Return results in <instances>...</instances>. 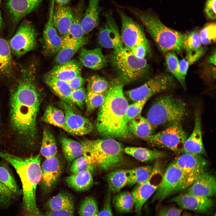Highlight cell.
<instances>
[{
	"instance_id": "1f68e13d",
	"label": "cell",
	"mask_w": 216,
	"mask_h": 216,
	"mask_svg": "<svg viewBox=\"0 0 216 216\" xmlns=\"http://www.w3.org/2000/svg\"><path fill=\"white\" fill-rule=\"evenodd\" d=\"M128 128L130 134L144 140L153 134L155 128L146 118L140 115L130 122Z\"/></svg>"
},
{
	"instance_id": "30bf717a",
	"label": "cell",
	"mask_w": 216,
	"mask_h": 216,
	"mask_svg": "<svg viewBox=\"0 0 216 216\" xmlns=\"http://www.w3.org/2000/svg\"><path fill=\"white\" fill-rule=\"evenodd\" d=\"M173 85L172 76L162 74L152 77L141 86L128 91L126 94L134 102L147 101L153 95L170 89Z\"/></svg>"
},
{
	"instance_id": "5bb4252c",
	"label": "cell",
	"mask_w": 216,
	"mask_h": 216,
	"mask_svg": "<svg viewBox=\"0 0 216 216\" xmlns=\"http://www.w3.org/2000/svg\"><path fill=\"white\" fill-rule=\"evenodd\" d=\"M58 104L65 114L64 130L72 135L78 136L87 134L92 131V124L88 118L76 112L72 106L64 102L61 100Z\"/></svg>"
},
{
	"instance_id": "d4e9b609",
	"label": "cell",
	"mask_w": 216,
	"mask_h": 216,
	"mask_svg": "<svg viewBox=\"0 0 216 216\" xmlns=\"http://www.w3.org/2000/svg\"><path fill=\"white\" fill-rule=\"evenodd\" d=\"M172 163L184 172H189L206 168L207 162L200 154L182 153Z\"/></svg>"
},
{
	"instance_id": "ac0fdd59",
	"label": "cell",
	"mask_w": 216,
	"mask_h": 216,
	"mask_svg": "<svg viewBox=\"0 0 216 216\" xmlns=\"http://www.w3.org/2000/svg\"><path fill=\"white\" fill-rule=\"evenodd\" d=\"M41 168V188L43 194H46L51 192L58 180L62 172L61 164L56 156L46 158Z\"/></svg>"
},
{
	"instance_id": "cb8c5ba5",
	"label": "cell",
	"mask_w": 216,
	"mask_h": 216,
	"mask_svg": "<svg viewBox=\"0 0 216 216\" xmlns=\"http://www.w3.org/2000/svg\"><path fill=\"white\" fill-rule=\"evenodd\" d=\"M79 58L85 67L93 70L101 69L107 65V60L100 47L92 49L81 47Z\"/></svg>"
},
{
	"instance_id": "6f0895ef",
	"label": "cell",
	"mask_w": 216,
	"mask_h": 216,
	"mask_svg": "<svg viewBox=\"0 0 216 216\" xmlns=\"http://www.w3.org/2000/svg\"><path fill=\"white\" fill-rule=\"evenodd\" d=\"M85 81V79L80 75L67 82L71 89L74 90L82 87Z\"/></svg>"
},
{
	"instance_id": "52a82bcc",
	"label": "cell",
	"mask_w": 216,
	"mask_h": 216,
	"mask_svg": "<svg viewBox=\"0 0 216 216\" xmlns=\"http://www.w3.org/2000/svg\"><path fill=\"white\" fill-rule=\"evenodd\" d=\"M110 59L122 82L137 80L143 76L149 68L145 58L137 57L124 47L113 50Z\"/></svg>"
},
{
	"instance_id": "9c48e42d",
	"label": "cell",
	"mask_w": 216,
	"mask_h": 216,
	"mask_svg": "<svg viewBox=\"0 0 216 216\" xmlns=\"http://www.w3.org/2000/svg\"><path fill=\"white\" fill-rule=\"evenodd\" d=\"M36 30L31 22L22 21L8 42L12 55L20 58L33 50L36 45Z\"/></svg>"
},
{
	"instance_id": "f5cc1de1",
	"label": "cell",
	"mask_w": 216,
	"mask_h": 216,
	"mask_svg": "<svg viewBox=\"0 0 216 216\" xmlns=\"http://www.w3.org/2000/svg\"><path fill=\"white\" fill-rule=\"evenodd\" d=\"M182 210L175 207L159 206L155 216H181Z\"/></svg>"
},
{
	"instance_id": "ba28073f",
	"label": "cell",
	"mask_w": 216,
	"mask_h": 216,
	"mask_svg": "<svg viewBox=\"0 0 216 216\" xmlns=\"http://www.w3.org/2000/svg\"><path fill=\"white\" fill-rule=\"evenodd\" d=\"M187 138L181 122L170 124L165 129L153 134L145 139L151 145L169 149L176 152H181Z\"/></svg>"
},
{
	"instance_id": "d590c367",
	"label": "cell",
	"mask_w": 216,
	"mask_h": 216,
	"mask_svg": "<svg viewBox=\"0 0 216 216\" xmlns=\"http://www.w3.org/2000/svg\"><path fill=\"white\" fill-rule=\"evenodd\" d=\"M60 142L63 154L70 164L76 159L82 155L83 147L82 143L68 137L62 136Z\"/></svg>"
},
{
	"instance_id": "8fae6325",
	"label": "cell",
	"mask_w": 216,
	"mask_h": 216,
	"mask_svg": "<svg viewBox=\"0 0 216 216\" xmlns=\"http://www.w3.org/2000/svg\"><path fill=\"white\" fill-rule=\"evenodd\" d=\"M121 19V37L124 47L130 51L141 45H149L141 26L123 10L118 9Z\"/></svg>"
},
{
	"instance_id": "2e32d148",
	"label": "cell",
	"mask_w": 216,
	"mask_h": 216,
	"mask_svg": "<svg viewBox=\"0 0 216 216\" xmlns=\"http://www.w3.org/2000/svg\"><path fill=\"white\" fill-rule=\"evenodd\" d=\"M181 208L202 214L209 212L213 209L214 202L211 198L196 196L186 192L170 199Z\"/></svg>"
},
{
	"instance_id": "f907efd6",
	"label": "cell",
	"mask_w": 216,
	"mask_h": 216,
	"mask_svg": "<svg viewBox=\"0 0 216 216\" xmlns=\"http://www.w3.org/2000/svg\"><path fill=\"white\" fill-rule=\"evenodd\" d=\"M147 101L146 100L137 101L128 105L125 115V120L127 124L137 116L140 115Z\"/></svg>"
},
{
	"instance_id": "f546056e",
	"label": "cell",
	"mask_w": 216,
	"mask_h": 216,
	"mask_svg": "<svg viewBox=\"0 0 216 216\" xmlns=\"http://www.w3.org/2000/svg\"><path fill=\"white\" fill-rule=\"evenodd\" d=\"M46 206L48 211L67 210L74 212L75 200L70 194L61 192L50 199Z\"/></svg>"
},
{
	"instance_id": "7a4b0ae2",
	"label": "cell",
	"mask_w": 216,
	"mask_h": 216,
	"mask_svg": "<svg viewBox=\"0 0 216 216\" xmlns=\"http://www.w3.org/2000/svg\"><path fill=\"white\" fill-rule=\"evenodd\" d=\"M128 105L123 93L122 81L120 79L113 80L98 113L96 128L101 136L120 140L130 137L125 120Z\"/></svg>"
},
{
	"instance_id": "f35d334b",
	"label": "cell",
	"mask_w": 216,
	"mask_h": 216,
	"mask_svg": "<svg viewBox=\"0 0 216 216\" xmlns=\"http://www.w3.org/2000/svg\"><path fill=\"white\" fill-rule=\"evenodd\" d=\"M57 152V148L55 137L50 130L45 128L43 132L40 154L46 159L56 156Z\"/></svg>"
},
{
	"instance_id": "484cf974",
	"label": "cell",
	"mask_w": 216,
	"mask_h": 216,
	"mask_svg": "<svg viewBox=\"0 0 216 216\" xmlns=\"http://www.w3.org/2000/svg\"><path fill=\"white\" fill-rule=\"evenodd\" d=\"M46 83L61 100L73 108L75 105L71 98L72 91L68 82L46 74L44 77Z\"/></svg>"
},
{
	"instance_id": "4fadbf2b",
	"label": "cell",
	"mask_w": 216,
	"mask_h": 216,
	"mask_svg": "<svg viewBox=\"0 0 216 216\" xmlns=\"http://www.w3.org/2000/svg\"><path fill=\"white\" fill-rule=\"evenodd\" d=\"M104 15L105 21L98 33V44L103 47L113 50L124 47L120 32L112 12L106 11Z\"/></svg>"
},
{
	"instance_id": "9f6ffc18",
	"label": "cell",
	"mask_w": 216,
	"mask_h": 216,
	"mask_svg": "<svg viewBox=\"0 0 216 216\" xmlns=\"http://www.w3.org/2000/svg\"><path fill=\"white\" fill-rule=\"evenodd\" d=\"M98 216H114L112 210L110 194L106 196L103 208L99 212Z\"/></svg>"
},
{
	"instance_id": "3957f363",
	"label": "cell",
	"mask_w": 216,
	"mask_h": 216,
	"mask_svg": "<svg viewBox=\"0 0 216 216\" xmlns=\"http://www.w3.org/2000/svg\"><path fill=\"white\" fill-rule=\"evenodd\" d=\"M0 158L9 163L19 176L24 208L29 212L37 210L36 192L41 176L40 154L23 157L0 150Z\"/></svg>"
},
{
	"instance_id": "6da1fadb",
	"label": "cell",
	"mask_w": 216,
	"mask_h": 216,
	"mask_svg": "<svg viewBox=\"0 0 216 216\" xmlns=\"http://www.w3.org/2000/svg\"><path fill=\"white\" fill-rule=\"evenodd\" d=\"M19 77L11 91L10 122L13 137L8 148L12 154L31 156L37 147V119L40 96L35 82L36 69L33 63L21 67Z\"/></svg>"
},
{
	"instance_id": "e7e4bbea",
	"label": "cell",
	"mask_w": 216,
	"mask_h": 216,
	"mask_svg": "<svg viewBox=\"0 0 216 216\" xmlns=\"http://www.w3.org/2000/svg\"><path fill=\"white\" fill-rule=\"evenodd\" d=\"M213 216H216V214L215 213L214 214V215Z\"/></svg>"
},
{
	"instance_id": "681fc988",
	"label": "cell",
	"mask_w": 216,
	"mask_h": 216,
	"mask_svg": "<svg viewBox=\"0 0 216 216\" xmlns=\"http://www.w3.org/2000/svg\"><path fill=\"white\" fill-rule=\"evenodd\" d=\"M202 44L207 45L215 43L216 38V26L215 22L206 24L199 31Z\"/></svg>"
},
{
	"instance_id": "d6a6232c",
	"label": "cell",
	"mask_w": 216,
	"mask_h": 216,
	"mask_svg": "<svg viewBox=\"0 0 216 216\" xmlns=\"http://www.w3.org/2000/svg\"><path fill=\"white\" fill-rule=\"evenodd\" d=\"M14 66L8 42L0 38V78L11 76L13 73Z\"/></svg>"
},
{
	"instance_id": "db71d44e",
	"label": "cell",
	"mask_w": 216,
	"mask_h": 216,
	"mask_svg": "<svg viewBox=\"0 0 216 216\" xmlns=\"http://www.w3.org/2000/svg\"><path fill=\"white\" fill-rule=\"evenodd\" d=\"M206 17L210 19H216V0H207L204 8Z\"/></svg>"
},
{
	"instance_id": "f6af8a7d",
	"label": "cell",
	"mask_w": 216,
	"mask_h": 216,
	"mask_svg": "<svg viewBox=\"0 0 216 216\" xmlns=\"http://www.w3.org/2000/svg\"><path fill=\"white\" fill-rule=\"evenodd\" d=\"M204 52V49L202 47L196 51L187 53L185 57L180 61V72L184 79H185L189 66L201 58Z\"/></svg>"
},
{
	"instance_id": "ab89813d",
	"label": "cell",
	"mask_w": 216,
	"mask_h": 216,
	"mask_svg": "<svg viewBox=\"0 0 216 216\" xmlns=\"http://www.w3.org/2000/svg\"><path fill=\"white\" fill-rule=\"evenodd\" d=\"M116 209L120 213H129L133 211L134 201L131 193L128 191L120 192L115 195L112 200Z\"/></svg>"
},
{
	"instance_id": "be15d7a7",
	"label": "cell",
	"mask_w": 216,
	"mask_h": 216,
	"mask_svg": "<svg viewBox=\"0 0 216 216\" xmlns=\"http://www.w3.org/2000/svg\"><path fill=\"white\" fill-rule=\"evenodd\" d=\"M181 216H193L192 215H190V214H184L182 215H181Z\"/></svg>"
},
{
	"instance_id": "680465c9",
	"label": "cell",
	"mask_w": 216,
	"mask_h": 216,
	"mask_svg": "<svg viewBox=\"0 0 216 216\" xmlns=\"http://www.w3.org/2000/svg\"><path fill=\"white\" fill-rule=\"evenodd\" d=\"M44 215L45 216H75L74 212L67 210L47 211Z\"/></svg>"
},
{
	"instance_id": "44dd1931",
	"label": "cell",
	"mask_w": 216,
	"mask_h": 216,
	"mask_svg": "<svg viewBox=\"0 0 216 216\" xmlns=\"http://www.w3.org/2000/svg\"><path fill=\"white\" fill-rule=\"evenodd\" d=\"M187 190V192L196 196L211 198L216 194L215 178L205 171L199 176Z\"/></svg>"
},
{
	"instance_id": "816d5d0a",
	"label": "cell",
	"mask_w": 216,
	"mask_h": 216,
	"mask_svg": "<svg viewBox=\"0 0 216 216\" xmlns=\"http://www.w3.org/2000/svg\"><path fill=\"white\" fill-rule=\"evenodd\" d=\"M87 91L82 87L72 90L71 98L72 101L75 105L82 110L85 103Z\"/></svg>"
},
{
	"instance_id": "7dc6e473",
	"label": "cell",
	"mask_w": 216,
	"mask_h": 216,
	"mask_svg": "<svg viewBox=\"0 0 216 216\" xmlns=\"http://www.w3.org/2000/svg\"><path fill=\"white\" fill-rule=\"evenodd\" d=\"M99 212L97 202L91 196L86 197L83 200L79 210L80 216H98Z\"/></svg>"
},
{
	"instance_id": "11a10c76",
	"label": "cell",
	"mask_w": 216,
	"mask_h": 216,
	"mask_svg": "<svg viewBox=\"0 0 216 216\" xmlns=\"http://www.w3.org/2000/svg\"><path fill=\"white\" fill-rule=\"evenodd\" d=\"M150 50V45H141L137 46L130 51L136 56L140 58H145Z\"/></svg>"
},
{
	"instance_id": "7c38bea8",
	"label": "cell",
	"mask_w": 216,
	"mask_h": 216,
	"mask_svg": "<svg viewBox=\"0 0 216 216\" xmlns=\"http://www.w3.org/2000/svg\"><path fill=\"white\" fill-rule=\"evenodd\" d=\"M184 175L183 171L172 162L170 164L154 194L151 202L157 201L160 203L167 197L178 192Z\"/></svg>"
},
{
	"instance_id": "91938a15",
	"label": "cell",
	"mask_w": 216,
	"mask_h": 216,
	"mask_svg": "<svg viewBox=\"0 0 216 216\" xmlns=\"http://www.w3.org/2000/svg\"><path fill=\"white\" fill-rule=\"evenodd\" d=\"M208 61V62L212 65L216 64V51L215 50L211 55L209 57Z\"/></svg>"
},
{
	"instance_id": "b9f144b4",
	"label": "cell",
	"mask_w": 216,
	"mask_h": 216,
	"mask_svg": "<svg viewBox=\"0 0 216 216\" xmlns=\"http://www.w3.org/2000/svg\"><path fill=\"white\" fill-rule=\"evenodd\" d=\"M95 167V166L91 155L83 152L82 155L75 159L71 163L70 167V172L71 175L87 170L92 172Z\"/></svg>"
},
{
	"instance_id": "8992f818",
	"label": "cell",
	"mask_w": 216,
	"mask_h": 216,
	"mask_svg": "<svg viewBox=\"0 0 216 216\" xmlns=\"http://www.w3.org/2000/svg\"><path fill=\"white\" fill-rule=\"evenodd\" d=\"M85 141L96 167L108 170L118 166L122 161L124 148L121 144L115 139L105 138Z\"/></svg>"
},
{
	"instance_id": "c3c4849f",
	"label": "cell",
	"mask_w": 216,
	"mask_h": 216,
	"mask_svg": "<svg viewBox=\"0 0 216 216\" xmlns=\"http://www.w3.org/2000/svg\"><path fill=\"white\" fill-rule=\"evenodd\" d=\"M106 95L87 90L85 103L86 106V113L89 114L96 109L100 107L105 101Z\"/></svg>"
},
{
	"instance_id": "277c9868",
	"label": "cell",
	"mask_w": 216,
	"mask_h": 216,
	"mask_svg": "<svg viewBox=\"0 0 216 216\" xmlns=\"http://www.w3.org/2000/svg\"><path fill=\"white\" fill-rule=\"evenodd\" d=\"M128 9L143 24L161 52H182L186 34L166 26L150 11L130 7Z\"/></svg>"
},
{
	"instance_id": "4dcf8cb0",
	"label": "cell",
	"mask_w": 216,
	"mask_h": 216,
	"mask_svg": "<svg viewBox=\"0 0 216 216\" xmlns=\"http://www.w3.org/2000/svg\"><path fill=\"white\" fill-rule=\"evenodd\" d=\"M92 172L89 170L71 174L65 179L67 185L78 191H83L89 190L93 183Z\"/></svg>"
},
{
	"instance_id": "6125c7cd",
	"label": "cell",
	"mask_w": 216,
	"mask_h": 216,
	"mask_svg": "<svg viewBox=\"0 0 216 216\" xmlns=\"http://www.w3.org/2000/svg\"><path fill=\"white\" fill-rule=\"evenodd\" d=\"M2 0H0V33L2 30V27H3V21H2V17L1 9H0L1 4Z\"/></svg>"
},
{
	"instance_id": "d6986e66",
	"label": "cell",
	"mask_w": 216,
	"mask_h": 216,
	"mask_svg": "<svg viewBox=\"0 0 216 216\" xmlns=\"http://www.w3.org/2000/svg\"><path fill=\"white\" fill-rule=\"evenodd\" d=\"M43 0H6L5 5L13 29L26 16L36 10Z\"/></svg>"
},
{
	"instance_id": "8d00e7d4",
	"label": "cell",
	"mask_w": 216,
	"mask_h": 216,
	"mask_svg": "<svg viewBox=\"0 0 216 216\" xmlns=\"http://www.w3.org/2000/svg\"><path fill=\"white\" fill-rule=\"evenodd\" d=\"M128 170H120L108 174L106 180L111 191L116 193L127 184L129 179Z\"/></svg>"
},
{
	"instance_id": "7bdbcfd3",
	"label": "cell",
	"mask_w": 216,
	"mask_h": 216,
	"mask_svg": "<svg viewBox=\"0 0 216 216\" xmlns=\"http://www.w3.org/2000/svg\"><path fill=\"white\" fill-rule=\"evenodd\" d=\"M165 63L168 70L176 77L180 84L185 86V79L182 77L179 68V61L175 52L169 51L166 53Z\"/></svg>"
},
{
	"instance_id": "603a6c76",
	"label": "cell",
	"mask_w": 216,
	"mask_h": 216,
	"mask_svg": "<svg viewBox=\"0 0 216 216\" xmlns=\"http://www.w3.org/2000/svg\"><path fill=\"white\" fill-rule=\"evenodd\" d=\"M73 18V10L69 6L58 5L55 7L53 23L62 39L68 36Z\"/></svg>"
},
{
	"instance_id": "83f0119b",
	"label": "cell",
	"mask_w": 216,
	"mask_h": 216,
	"mask_svg": "<svg viewBox=\"0 0 216 216\" xmlns=\"http://www.w3.org/2000/svg\"><path fill=\"white\" fill-rule=\"evenodd\" d=\"M81 72L79 63L76 61L73 60L54 67L47 74L68 82L81 75Z\"/></svg>"
},
{
	"instance_id": "94428289",
	"label": "cell",
	"mask_w": 216,
	"mask_h": 216,
	"mask_svg": "<svg viewBox=\"0 0 216 216\" xmlns=\"http://www.w3.org/2000/svg\"><path fill=\"white\" fill-rule=\"evenodd\" d=\"M70 0H54L58 5H66L70 3Z\"/></svg>"
},
{
	"instance_id": "4316f807",
	"label": "cell",
	"mask_w": 216,
	"mask_h": 216,
	"mask_svg": "<svg viewBox=\"0 0 216 216\" xmlns=\"http://www.w3.org/2000/svg\"><path fill=\"white\" fill-rule=\"evenodd\" d=\"M100 0H89L88 5L83 13L81 25L85 34L96 27L99 22L100 8Z\"/></svg>"
},
{
	"instance_id": "ffe728a7",
	"label": "cell",
	"mask_w": 216,
	"mask_h": 216,
	"mask_svg": "<svg viewBox=\"0 0 216 216\" xmlns=\"http://www.w3.org/2000/svg\"><path fill=\"white\" fill-rule=\"evenodd\" d=\"M155 167L149 178L146 181L135 185L131 193L134 201V207L138 216L141 214L144 204L154 193L160 183L153 182Z\"/></svg>"
},
{
	"instance_id": "60d3db41",
	"label": "cell",
	"mask_w": 216,
	"mask_h": 216,
	"mask_svg": "<svg viewBox=\"0 0 216 216\" xmlns=\"http://www.w3.org/2000/svg\"><path fill=\"white\" fill-rule=\"evenodd\" d=\"M154 168V166L148 165L128 170L129 177L127 185L132 186L146 181L151 175Z\"/></svg>"
},
{
	"instance_id": "bcb514c9",
	"label": "cell",
	"mask_w": 216,
	"mask_h": 216,
	"mask_svg": "<svg viewBox=\"0 0 216 216\" xmlns=\"http://www.w3.org/2000/svg\"><path fill=\"white\" fill-rule=\"evenodd\" d=\"M202 42L199 31H193L186 34L183 43V49L188 53L197 51L202 47Z\"/></svg>"
},
{
	"instance_id": "5b68a950",
	"label": "cell",
	"mask_w": 216,
	"mask_h": 216,
	"mask_svg": "<svg viewBox=\"0 0 216 216\" xmlns=\"http://www.w3.org/2000/svg\"><path fill=\"white\" fill-rule=\"evenodd\" d=\"M187 113V106L183 101L171 95H163L154 101L146 118L155 128L181 122Z\"/></svg>"
},
{
	"instance_id": "7402d4cb",
	"label": "cell",
	"mask_w": 216,
	"mask_h": 216,
	"mask_svg": "<svg viewBox=\"0 0 216 216\" xmlns=\"http://www.w3.org/2000/svg\"><path fill=\"white\" fill-rule=\"evenodd\" d=\"M201 122L200 113L196 111L195 115L193 130L185 140L181 153L200 155L206 154L203 143Z\"/></svg>"
},
{
	"instance_id": "f1b7e54d",
	"label": "cell",
	"mask_w": 216,
	"mask_h": 216,
	"mask_svg": "<svg viewBox=\"0 0 216 216\" xmlns=\"http://www.w3.org/2000/svg\"><path fill=\"white\" fill-rule=\"evenodd\" d=\"M62 47L55 59L58 65L70 61L80 48L86 43L69 36L62 39Z\"/></svg>"
},
{
	"instance_id": "74e56055",
	"label": "cell",
	"mask_w": 216,
	"mask_h": 216,
	"mask_svg": "<svg viewBox=\"0 0 216 216\" xmlns=\"http://www.w3.org/2000/svg\"><path fill=\"white\" fill-rule=\"evenodd\" d=\"M42 120L44 122L64 130L65 116L64 111L54 106L49 105L46 108Z\"/></svg>"
},
{
	"instance_id": "ee69618b",
	"label": "cell",
	"mask_w": 216,
	"mask_h": 216,
	"mask_svg": "<svg viewBox=\"0 0 216 216\" xmlns=\"http://www.w3.org/2000/svg\"><path fill=\"white\" fill-rule=\"evenodd\" d=\"M110 87L109 82L104 78L98 75H94L87 80V90L94 92L107 93Z\"/></svg>"
},
{
	"instance_id": "e575fe53",
	"label": "cell",
	"mask_w": 216,
	"mask_h": 216,
	"mask_svg": "<svg viewBox=\"0 0 216 216\" xmlns=\"http://www.w3.org/2000/svg\"><path fill=\"white\" fill-rule=\"evenodd\" d=\"M85 1V0H79L73 10V20L68 36L86 43V40L84 37L85 34L81 25Z\"/></svg>"
},
{
	"instance_id": "836d02e7",
	"label": "cell",
	"mask_w": 216,
	"mask_h": 216,
	"mask_svg": "<svg viewBox=\"0 0 216 216\" xmlns=\"http://www.w3.org/2000/svg\"><path fill=\"white\" fill-rule=\"evenodd\" d=\"M124 151L127 154L143 162H147L164 158L167 155V154L164 151L132 146L125 147Z\"/></svg>"
},
{
	"instance_id": "9a60e30c",
	"label": "cell",
	"mask_w": 216,
	"mask_h": 216,
	"mask_svg": "<svg viewBox=\"0 0 216 216\" xmlns=\"http://www.w3.org/2000/svg\"><path fill=\"white\" fill-rule=\"evenodd\" d=\"M22 194L7 162L0 161V205H6Z\"/></svg>"
},
{
	"instance_id": "e0dca14e",
	"label": "cell",
	"mask_w": 216,
	"mask_h": 216,
	"mask_svg": "<svg viewBox=\"0 0 216 216\" xmlns=\"http://www.w3.org/2000/svg\"><path fill=\"white\" fill-rule=\"evenodd\" d=\"M54 0H51L48 21L43 33L44 53L48 56L56 55L62 45V39L58 34L53 24V15L55 8Z\"/></svg>"
}]
</instances>
